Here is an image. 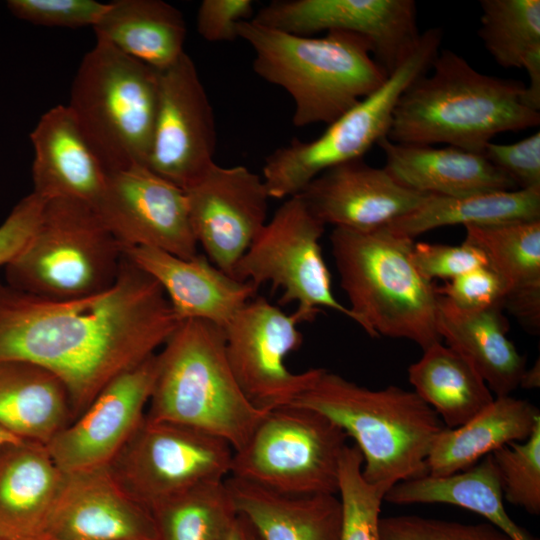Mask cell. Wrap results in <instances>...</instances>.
I'll return each instance as SVG.
<instances>
[{"label": "cell", "instance_id": "6da1fadb", "mask_svg": "<svg viewBox=\"0 0 540 540\" xmlns=\"http://www.w3.org/2000/svg\"><path fill=\"white\" fill-rule=\"evenodd\" d=\"M180 323L161 286L125 254L115 283L87 297L45 299L0 282V361L55 374L73 420L111 380L157 353Z\"/></svg>", "mask_w": 540, "mask_h": 540}, {"label": "cell", "instance_id": "7a4b0ae2", "mask_svg": "<svg viewBox=\"0 0 540 540\" xmlns=\"http://www.w3.org/2000/svg\"><path fill=\"white\" fill-rule=\"evenodd\" d=\"M400 97L387 138L395 143H445L483 154L497 134L536 127L540 112L521 102L524 84L478 72L443 49Z\"/></svg>", "mask_w": 540, "mask_h": 540}, {"label": "cell", "instance_id": "3957f363", "mask_svg": "<svg viewBox=\"0 0 540 540\" xmlns=\"http://www.w3.org/2000/svg\"><path fill=\"white\" fill-rule=\"evenodd\" d=\"M290 405L322 414L351 437L363 458V478L386 491L427 474L431 446L447 428L414 391L370 389L324 368Z\"/></svg>", "mask_w": 540, "mask_h": 540}, {"label": "cell", "instance_id": "277c9868", "mask_svg": "<svg viewBox=\"0 0 540 540\" xmlns=\"http://www.w3.org/2000/svg\"><path fill=\"white\" fill-rule=\"evenodd\" d=\"M238 38L254 51V72L293 99L296 127L329 125L388 76L370 41L354 33L300 36L247 20L238 25Z\"/></svg>", "mask_w": 540, "mask_h": 540}, {"label": "cell", "instance_id": "5b68a950", "mask_svg": "<svg viewBox=\"0 0 540 540\" xmlns=\"http://www.w3.org/2000/svg\"><path fill=\"white\" fill-rule=\"evenodd\" d=\"M267 411L253 405L241 390L219 326L200 319L181 321L156 353L147 419L209 433L237 451Z\"/></svg>", "mask_w": 540, "mask_h": 540}, {"label": "cell", "instance_id": "8992f818", "mask_svg": "<svg viewBox=\"0 0 540 540\" xmlns=\"http://www.w3.org/2000/svg\"><path fill=\"white\" fill-rule=\"evenodd\" d=\"M332 256L357 324L372 338L407 339L422 350L441 342L438 292L411 259L414 240L388 227L334 228Z\"/></svg>", "mask_w": 540, "mask_h": 540}, {"label": "cell", "instance_id": "52a82bcc", "mask_svg": "<svg viewBox=\"0 0 540 540\" xmlns=\"http://www.w3.org/2000/svg\"><path fill=\"white\" fill-rule=\"evenodd\" d=\"M159 71L97 40L83 57L67 105L107 174L146 166Z\"/></svg>", "mask_w": 540, "mask_h": 540}, {"label": "cell", "instance_id": "ba28073f", "mask_svg": "<svg viewBox=\"0 0 540 540\" xmlns=\"http://www.w3.org/2000/svg\"><path fill=\"white\" fill-rule=\"evenodd\" d=\"M123 259L122 246L91 205L52 199L28 243L5 266L6 284L45 299L87 297L115 283Z\"/></svg>", "mask_w": 540, "mask_h": 540}, {"label": "cell", "instance_id": "9c48e42d", "mask_svg": "<svg viewBox=\"0 0 540 540\" xmlns=\"http://www.w3.org/2000/svg\"><path fill=\"white\" fill-rule=\"evenodd\" d=\"M442 30L421 33L413 52L372 93L327 125L309 142L293 139L269 154L263 166V181L270 198H289L318 175L341 163L363 158L386 138L395 107L404 91L429 71L442 42Z\"/></svg>", "mask_w": 540, "mask_h": 540}, {"label": "cell", "instance_id": "30bf717a", "mask_svg": "<svg viewBox=\"0 0 540 540\" xmlns=\"http://www.w3.org/2000/svg\"><path fill=\"white\" fill-rule=\"evenodd\" d=\"M347 439L344 431L314 410L276 407L233 452L229 476L285 494L338 495Z\"/></svg>", "mask_w": 540, "mask_h": 540}, {"label": "cell", "instance_id": "8fae6325", "mask_svg": "<svg viewBox=\"0 0 540 540\" xmlns=\"http://www.w3.org/2000/svg\"><path fill=\"white\" fill-rule=\"evenodd\" d=\"M324 229L299 194L287 198L237 263L234 278L257 288L270 282L273 290L281 289L279 304L297 303L294 313L300 323L313 321L321 308L357 323L349 307L333 295L319 242Z\"/></svg>", "mask_w": 540, "mask_h": 540}, {"label": "cell", "instance_id": "7c38bea8", "mask_svg": "<svg viewBox=\"0 0 540 540\" xmlns=\"http://www.w3.org/2000/svg\"><path fill=\"white\" fill-rule=\"evenodd\" d=\"M233 452L225 440L209 433L145 417L108 469L149 510L199 485L225 480Z\"/></svg>", "mask_w": 540, "mask_h": 540}, {"label": "cell", "instance_id": "4fadbf2b", "mask_svg": "<svg viewBox=\"0 0 540 540\" xmlns=\"http://www.w3.org/2000/svg\"><path fill=\"white\" fill-rule=\"evenodd\" d=\"M295 313L287 315L264 297L249 300L223 329L225 351L241 390L257 408L290 405L322 368L289 371L286 357L303 344Z\"/></svg>", "mask_w": 540, "mask_h": 540}, {"label": "cell", "instance_id": "5bb4252c", "mask_svg": "<svg viewBox=\"0 0 540 540\" xmlns=\"http://www.w3.org/2000/svg\"><path fill=\"white\" fill-rule=\"evenodd\" d=\"M93 208L123 250L152 247L183 259L199 254L184 190L146 166L108 173Z\"/></svg>", "mask_w": 540, "mask_h": 540}, {"label": "cell", "instance_id": "9a60e30c", "mask_svg": "<svg viewBox=\"0 0 540 540\" xmlns=\"http://www.w3.org/2000/svg\"><path fill=\"white\" fill-rule=\"evenodd\" d=\"M213 107L191 57L159 71V95L146 167L185 190L214 162Z\"/></svg>", "mask_w": 540, "mask_h": 540}, {"label": "cell", "instance_id": "2e32d148", "mask_svg": "<svg viewBox=\"0 0 540 540\" xmlns=\"http://www.w3.org/2000/svg\"><path fill=\"white\" fill-rule=\"evenodd\" d=\"M252 20L300 36L345 31L365 37L388 75L413 52L421 36L413 0H275Z\"/></svg>", "mask_w": 540, "mask_h": 540}, {"label": "cell", "instance_id": "e0dca14e", "mask_svg": "<svg viewBox=\"0 0 540 540\" xmlns=\"http://www.w3.org/2000/svg\"><path fill=\"white\" fill-rule=\"evenodd\" d=\"M184 192L197 244L234 278L237 263L267 223L270 196L263 178L245 166L213 162Z\"/></svg>", "mask_w": 540, "mask_h": 540}, {"label": "cell", "instance_id": "ac0fdd59", "mask_svg": "<svg viewBox=\"0 0 540 540\" xmlns=\"http://www.w3.org/2000/svg\"><path fill=\"white\" fill-rule=\"evenodd\" d=\"M156 353L111 380L46 446L64 473L108 467L145 418Z\"/></svg>", "mask_w": 540, "mask_h": 540}, {"label": "cell", "instance_id": "d6986e66", "mask_svg": "<svg viewBox=\"0 0 540 540\" xmlns=\"http://www.w3.org/2000/svg\"><path fill=\"white\" fill-rule=\"evenodd\" d=\"M299 195L325 225L372 231L410 213L429 194L402 186L361 158L327 169Z\"/></svg>", "mask_w": 540, "mask_h": 540}, {"label": "cell", "instance_id": "ffe728a7", "mask_svg": "<svg viewBox=\"0 0 540 540\" xmlns=\"http://www.w3.org/2000/svg\"><path fill=\"white\" fill-rule=\"evenodd\" d=\"M43 540H154V529L149 510L104 467L65 473Z\"/></svg>", "mask_w": 540, "mask_h": 540}, {"label": "cell", "instance_id": "44dd1931", "mask_svg": "<svg viewBox=\"0 0 540 540\" xmlns=\"http://www.w3.org/2000/svg\"><path fill=\"white\" fill-rule=\"evenodd\" d=\"M125 256L153 277L180 321L200 319L224 329L256 296L251 281H240L201 254L183 259L152 247L124 250Z\"/></svg>", "mask_w": 540, "mask_h": 540}, {"label": "cell", "instance_id": "7402d4cb", "mask_svg": "<svg viewBox=\"0 0 540 540\" xmlns=\"http://www.w3.org/2000/svg\"><path fill=\"white\" fill-rule=\"evenodd\" d=\"M30 140L32 192L46 201L74 199L94 207L104 191L107 172L69 107L57 105L45 112Z\"/></svg>", "mask_w": 540, "mask_h": 540}, {"label": "cell", "instance_id": "603a6c76", "mask_svg": "<svg viewBox=\"0 0 540 540\" xmlns=\"http://www.w3.org/2000/svg\"><path fill=\"white\" fill-rule=\"evenodd\" d=\"M65 473L40 442L0 449V540H43Z\"/></svg>", "mask_w": 540, "mask_h": 540}, {"label": "cell", "instance_id": "cb8c5ba5", "mask_svg": "<svg viewBox=\"0 0 540 540\" xmlns=\"http://www.w3.org/2000/svg\"><path fill=\"white\" fill-rule=\"evenodd\" d=\"M384 169L402 186L424 194L464 196L513 190L514 183L483 154L447 146L401 144L387 137L377 144Z\"/></svg>", "mask_w": 540, "mask_h": 540}, {"label": "cell", "instance_id": "d4e9b609", "mask_svg": "<svg viewBox=\"0 0 540 540\" xmlns=\"http://www.w3.org/2000/svg\"><path fill=\"white\" fill-rule=\"evenodd\" d=\"M502 308L469 310L438 293L437 329L441 340L477 371L496 397L519 387L526 358L507 337Z\"/></svg>", "mask_w": 540, "mask_h": 540}, {"label": "cell", "instance_id": "484cf974", "mask_svg": "<svg viewBox=\"0 0 540 540\" xmlns=\"http://www.w3.org/2000/svg\"><path fill=\"white\" fill-rule=\"evenodd\" d=\"M237 514L260 540H340L342 507L333 494H285L228 476Z\"/></svg>", "mask_w": 540, "mask_h": 540}, {"label": "cell", "instance_id": "4316f807", "mask_svg": "<svg viewBox=\"0 0 540 540\" xmlns=\"http://www.w3.org/2000/svg\"><path fill=\"white\" fill-rule=\"evenodd\" d=\"M72 421L68 390L55 374L29 361H0V427L47 445Z\"/></svg>", "mask_w": 540, "mask_h": 540}, {"label": "cell", "instance_id": "83f0119b", "mask_svg": "<svg viewBox=\"0 0 540 540\" xmlns=\"http://www.w3.org/2000/svg\"><path fill=\"white\" fill-rule=\"evenodd\" d=\"M539 421V409L528 400L495 397L467 423L436 437L426 460L427 474L448 476L468 469L496 449L526 440Z\"/></svg>", "mask_w": 540, "mask_h": 540}, {"label": "cell", "instance_id": "f1b7e54d", "mask_svg": "<svg viewBox=\"0 0 540 540\" xmlns=\"http://www.w3.org/2000/svg\"><path fill=\"white\" fill-rule=\"evenodd\" d=\"M96 39L162 71L185 52L182 13L161 0H116L93 27Z\"/></svg>", "mask_w": 540, "mask_h": 540}, {"label": "cell", "instance_id": "f546056e", "mask_svg": "<svg viewBox=\"0 0 540 540\" xmlns=\"http://www.w3.org/2000/svg\"><path fill=\"white\" fill-rule=\"evenodd\" d=\"M384 501L396 505L442 503L475 512L512 540H535L507 514L497 467L491 454L448 476H423L392 486Z\"/></svg>", "mask_w": 540, "mask_h": 540}, {"label": "cell", "instance_id": "4dcf8cb0", "mask_svg": "<svg viewBox=\"0 0 540 540\" xmlns=\"http://www.w3.org/2000/svg\"><path fill=\"white\" fill-rule=\"evenodd\" d=\"M531 220H540V188L464 196L429 194L417 208L386 227L414 240L427 231L443 226H488Z\"/></svg>", "mask_w": 540, "mask_h": 540}, {"label": "cell", "instance_id": "1f68e13d", "mask_svg": "<svg viewBox=\"0 0 540 540\" xmlns=\"http://www.w3.org/2000/svg\"><path fill=\"white\" fill-rule=\"evenodd\" d=\"M408 379L447 428L467 423L495 398L469 362L441 342L423 350L421 358L409 366Z\"/></svg>", "mask_w": 540, "mask_h": 540}, {"label": "cell", "instance_id": "d6a6232c", "mask_svg": "<svg viewBox=\"0 0 540 540\" xmlns=\"http://www.w3.org/2000/svg\"><path fill=\"white\" fill-rule=\"evenodd\" d=\"M149 512L154 540H227L238 515L225 480L165 499Z\"/></svg>", "mask_w": 540, "mask_h": 540}, {"label": "cell", "instance_id": "836d02e7", "mask_svg": "<svg viewBox=\"0 0 540 540\" xmlns=\"http://www.w3.org/2000/svg\"><path fill=\"white\" fill-rule=\"evenodd\" d=\"M464 242L479 248L509 287L540 283V220L466 226Z\"/></svg>", "mask_w": 540, "mask_h": 540}, {"label": "cell", "instance_id": "e575fe53", "mask_svg": "<svg viewBox=\"0 0 540 540\" xmlns=\"http://www.w3.org/2000/svg\"><path fill=\"white\" fill-rule=\"evenodd\" d=\"M479 37L495 62L522 68L540 47L539 0H481Z\"/></svg>", "mask_w": 540, "mask_h": 540}, {"label": "cell", "instance_id": "d590c367", "mask_svg": "<svg viewBox=\"0 0 540 540\" xmlns=\"http://www.w3.org/2000/svg\"><path fill=\"white\" fill-rule=\"evenodd\" d=\"M362 464L363 458L357 446L347 444L339 467L340 540H381L380 510L387 491L365 481Z\"/></svg>", "mask_w": 540, "mask_h": 540}, {"label": "cell", "instance_id": "8d00e7d4", "mask_svg": "<svg viewBox=\"0 0 540 540\" xmlns=\"http://www.w3.org/2000/svg\"><path fill=\"white\" fill-rule=\"evenodd\" d=\"M503 496L527 513H540V421L522 442H511L491 453Z\"/></svg>", "mask_w": 540, "mask_h": 540}, {"label": "cell", "instance_id": "74e56055", "mask_svg": "<svg viewBox=\"0 0 540 540\" xmlns=\"http://www.w3.org/2000/svg\"><path fill=\"white\" fill-rule=\"evenodd\" d=\"M381 540H512L495 525L401 515L380 518Z\"/></svg>", "mask_w": 540, "mask_h": 540}, {"label": "cell", "instance_id": "f35d334b", "mask_svg": "<svg viewBox=\"0 0 540 540\" xmlns=\"http://www.w3.org/2000/svg\"><path fill=\"white\" fill-rule=\"evenodd\" d=\"M6 3L18 19L35 25L65 28H93L108 8V3L95 0H8Z\"/></svg>", "mask_w": 540, "mask_h": 540}, {"label": "cell", "instance_id": "ab89813d", "mask_svg": "<svg viewBox=\"0 0 540 540\" xmlns=\"http://www.w3.org/2000/svg\"><path fill=\"white\" fill-rule=\"evenodd\" d=\"M411 259L427 280L449 281L477 267L489 265L485 254L463 241L460 245L414 242Z\"/></svg>", "mask_w": 540, "mask_h": 540}, {"label": "cell", "instance_id": "60d3db41", "mask_svg": "<svg viewBox=\"0 0 540 540\" xmlns=\"http://www.w3.org/2000/svg\"><path fill=\"white\" fill-rule=\"evenodd\" d=\"M508 282L489 265L477 267L449 281L437 292L464 309L502 308ZM503 309V308H502Z\"/></svg>", "mask_w": 540, "mask_h": 540}, {"label": "cell", "instance_id": "b9f144b4", "mask_svg": "<svg viewBox=\"0 0 540 540\" xmlns=\"http://www.w3.org/2000/svg\"><path fill=\"white\" fill-rule=\"evenodd\" d=\"M483 155L502 171L517 189L540 188V132L512 144L489 142Z\"/></svg>", "mask_w": 540, "mask_h": 540}, {"label": "cell", "instance_id": "7bdbcfd3", "mask_svg": "<svg viewBox=\"0 0 540 540\" xmlns=\"http://www.w3.org/2000/svg\"><path fill=\"white\" fill-rule=\"evenodd\" d=\"M253 15L251 0H203L197 10L196 29L210 42L233 41L238 38V25Z\"/></svg>", "mask_w": 540, "mask_h": 540}, {"label": "cell", "instance_id": "ee69618b", "mask_svg": "<svg viewBox=\"0 0 540 540\" xmlns=\"http://www.w3.org/2000/svg\"><path fill=\"white\" fill-rule=\"evenodd\" d=\"M46 200L31 192L22 198L0 225V266L13 260L30 240Z\"/></svg>", "mask_w": 540, "mask_h": 540}, {"label": "cell", "instance_id": "f6af8a7d", "mask_svg": "<svg viewBox=\"0 0 540 540\" xmlns=\"http://www.w3.org/2000/svg\"><path fill=\"white\" fill-rule=\"evenodd\" d=\"M531 334L540 332V283L509 287L502 304Z\"/></svg>", "mask_w": 540, "mask_h": 540}, {"label": "cell", "instance_id": "bcb514c9", "mask_svg": "<svg viewBox=\"0 0 540 540\" xmlns=\"http://www.w3.org/2000/svg\"><path fill=\"white\" fill-rule=\"evenodd\" d=\"M522 69L526 70L529 83L524 86L521 102L525 107L540 112V47L528 54Z\"/></svg>", "mask_w": 540, "mask_h": 540}, {"label": "cell", "instance_id": "7dc6e473", "mask_svg": "<svg viewBox=\"0 0 540 540\" xmlns=\"http://www.w3.org/2000/svg\"><path fill=\"white\" fill-rule=\"evenodd\" d=\"M227 540H260V538L249 522L238 514Z\"/></svg>", "mask_w": 540, "mask_h": 540}, {"label": "cell", "instance_id": "c3c4849f", "mask_svg": "<svg viewBox=\"0 0 540 540\" xmlns=\"http://www.w3.org/2000/svg\"><path fill=\"white\" fill-rule=\"evenodd\" d=\"M519 387L527 390L540 387V361L539 358L530 367L526 368L519 382Z\"/></svg>", "mask_w": 540, "mask_h": 540}, {"label": "cell", "instance_id": "681fc988", "mask_svg": "<svg viewBox=\"0 0 540 540\" xmlns=\"http://www.w3.org/2000/svg\"><path fill=\"white\" fill-rule=\"evenodd\" d=\"M18 440H23V439H19L17 438L16 436L12 435L11 433H9L8 431H6L5 429H3L2 427H0V449L8 444V443H12V442H15V441H18Z\"/></svg>", "mask_w": 540, "mask_h": 540}]
</instances>
